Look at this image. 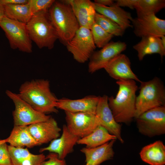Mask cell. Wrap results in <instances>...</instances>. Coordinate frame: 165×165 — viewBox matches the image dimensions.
Wrapping results in <instances>:
<instances>
[{
    "instance_id": "1",
    "label": "cell",
    "mask_w": 165,
    "mask_h": 165,
    "mask_svg": "<svg viewBox=\"0 0 165 165\" xmlns=\"http://www.w3.org/2000/svg\"><path fill=\"white\" fill-rule=\"evenodd\" d=\"M116 83L118 91L115 97L108 98V105L117 122L129 124L135 117L138 86L132 79L118 80Z\"/></svg>"
},
{
    "instance_id": "2",
    "label": "cell",
    "mask_w": 165,
    "mask_h": 165,
    "mask_svg": "<svg viewBox=\"0 0 165 165\" xmlns=\"http://www.w3.org/2000/svg\"><path fill=\"white\" fill-rule=\"evenodd\" d=\"M18 94L34 109L47 114L58 112L56 107L57 99L51 92L46 80H33L22 84Z\"/></svg>"
},
{
    "instance_id": "3",
    "label": "cell",
    "mask_w": 165,
    "mask_h": 165,
    "mask_svg": "<svg viewBox=\"0 0 165 165\" xmlns=\"http://www.w3.org/2000/svg\"><path fill=\"white\" fill-rule=\"evenodd\" d=\"M48 14L58 39L66 45L80 27L71 7L61 1H55L49 9Z\"/></svg>"
},
{
    "instance_id": "4",
    "label": "cell",
    "mask_w": 165,
    "mask_h": 165,
    "mask_svg": "<svg viewBox=\"0 0 165 165\" xmlns=\"http://www.w3.org/2000/svg\"><path fill=\"white\" fill-rule=\"evenodd\" d=\"M48 11H42L33 15L26 24L31 41L40 49L53 48L56 41L58 39L49 18Z\"/></svg>"
},
{
    "instance_id": "5",
    "label": "cell",
    "mask_w": 165,
    "mask_h": 165,
    "mask_svg": "<svg viewBox=\"0 0 165 165\" xmlns=\"http://www.w3.org/2000/svg\"><path fill=\"white\" fill-rule=\"evenodd\" d=\"M140 82L139 94L136 98L135 119L151 109L165 106V89L159 78Z\"/></svg>"
},
{
    "instance_id": "6",
    "label": "cell",
    "mask_w": 165,
    "mask_h": 165,
    "mask_svg": "<svg viewBox=\"0 0 165 165\" xmlns=\"http://www.w3.org/2000/svg\"><path fill=\"white\" fill-rule=\"evenodd\" d=\"M0 27L5 32L11 48L27 53L32 52V41L26 24L5 16L0 20Z\"/></svg>"
},
{
    "instance_id": "7",
    "label": "cell",
    "mask_w": 165,
    "mask_h": 165,
    "mask_svg": "<svg viewBox=\"0 0 165 165\" xmlns=\"http://www.w3.org/2000/svg\"><path fill=\"white\" fill-rule=\"evenodd\" d=\"M138 131L152 137L165 133V106L157 107L149 110L135 118Z\"/></svg>"
},
{
    "instance_id": "8",
    "label": "cell",
    "mask_w": 165,
    "mask_h": 165,
    "mask_svg": "<svg viewBox=\"0 0 165 165\" xmlns=\"http://www.w3.org/2000/svg\"><path fill=\"white\" fill-rule=\"evenodd\" d=\"M65 45L74 59L81 63L90 59L96 48L90 30L82 27Z\"/></svg>"
},
{
    "instance_id": "9",
    "label": "cell",
    "mask_w": 165,
    "mask_h": 165,
    "mask_svg": "<svg viewBox=\"0 0 165 165\" xmlns=\"http://www.w3.org/2000/svg\"><path fill=\"white\" fill-rule=\"evenodd\" d=\"M7 95L15 106L13 112L14 126H28L46 121L51 116L37 111L23 100L18 94L7 90Z\"/></svg>"
},
{
    "instance_id": "10",
    "label": "cell",
    "mask_w": 165,
    "mask_h": 165,
    "mask_svg": "<svg viewBox=\"0 0 165 165\" xmlns=\"http://www.w3.org/2000/svg\"><path fill=\"white\" fill-rule=\"evenodd\" d=\"M66 125L69 131L80 138L91 133L100 125L95 113L65 111Z\"/></svg>"
},
{
    "instance_id": "11",
    "label": "cell",
    "mask_w": 165,
    "mask_h": 165,
    "mask_svg": "<svg viewBox=\"0 0 165 165\" xmlns=\"http://www.w3.org/2000/svg\"><path fill=\"white\" fill-rule=\"evenodd\" d=\"M131 22L134 32L137 37L147 36L161 37L165 35V20L157 17L154 14L137 16Z\"/></svg>"
},
{
    "instance_id": "12",
    "label": "cell",
    "mask_w": 165,
    "mask_h": 165,
    "mask_svg": "<svg viewBox=\"0 0 165 165\" xmlns=\"http://www.w3.org/2000/svg\"><path fill=\"white\" fill-rule=\"evenodd\" d=\"M127 47V45L125 42L112 41L100 50L94 52L89 59V72L93 73L104 68L111 60L124 51Z\"/></svg>"
},
{
    "instance_id": "13",
    "label": "cell",
    "mask_w": 165,
    "mask_h": 165,
    "mask_svg": "<svg viewBox=\"0 0 165 165\" xmlns=\"http://www.w3.org/2000/svg\"><path fill=\"white\" fill-rule=\"evenodd\" d=\"M108 97L106 95L100 97L95 114L100 125L111 134L115 136L121 143L124 142L121 134V125L115 120L108 104Z\"/></svg>"
},
{
    "instance_id": "14",
    "label": "cell",
    "mask_w": 165,
    "mask_h": 165,
    "mask_svg": "<svg viewBox=\"0 0 165 165\" xmlns=\"http://www.w3.org/2000/svg\"><path fill=\"white\" fill-rule=\"evenodd\" d=\"M112 78L118 80L132 79L140 82L131 68V62L126 55L120 53L116 56L104 68Z\"/></svg>"
},
{
    "instance_id": "15",
    "label": "cell",
    "mask_w": 165,
    "mask_h": 165,
    "mask_svg": "<svg viewBox=\"0 0 165 165\" xmlns=\"http://www.w3.org/2000/svg\"><path fill=\"white\" fill-rule=\"evenodd\" d=\"M80 138L72 134L64 125L60 138L53 140L48 146L41 148L39 151L42 152L47 151L56 153L59 159L63 160L73 151L74 146Z\"/></svg>"
},
{
    "instance_id": "16",
    "label": "cell",
    "mask_w": 165,
    "mask_h": 165,
    "mask_svg": "<svg viewBox=\"0 0 165 165\" xmlns=\"http://www.w3.org/2000/svg\"><path fill=\"white\" fill-rule=\"evenodd\" d=\"M71 6L80 27L90 29L96 13L94 3L90 0H61Z\"/></svg>"
},
{
    "instance_id": "17",
    "label": "cell",
    "mask_w": 165,
    "mask_h": 165,
    "mask_svg": "<svg viewBox=\"0 0 165 165\" xmlns=\"http://www.w3.org/2000/svg\"><path fill=\"white\" fill-rule=\"evenodd\" d=\"M28 128L31 135L40 145L58 138L61 130L56 121L51 117L46 121L30 125Z\"/></svg>"
},
{
    "instance_id": "18",
    "label": "cell",
    "mask_w": 165,
    "mask_h": 165,
    "mask_svg": "<svg viewBox=\"0 0 165 165\" xmlns=\"http://www.w3.org/2000/svg\"><path fill=\"white\" fill-rule=\"evenodd\" d=\"M100 97L89 95L80 99L67 98L57 99V108L72 112H86L95 113Z\"/></svg>"
},
{
    "instance_id": "19",
    "label": "cell",
    "mask_w": 165,
    "mask_h": 165,
    "mask_svg": "<svg viewBox=\"0 0 165 165\" xmlns=\"http://www.w3.org/2000/svg\"><path fill=\"white\" fill-rule=\"evenodd\" d=\"M116 140H113L101 146L94 148L84 147L80 151L86 157L85 165H99L112 159L114 152L113 146Z\"/></svg>"
},
{
    "instance_id": "20",
    "label": "cell",
    "mask_w": 165,
    "mask_h": 165,
    "mask_svg": "<svg viewBox=\"0 0 165 165\" xmlns=\"http://www.w3.org/2000/svg\"><path fill=\"white\" fill-rule=\"evenodd\" d=\"M94 3L96 12L112 20L124 30L132 27L131 21L133 18L131 14L117 6L115 2L110 6Z\"/></svg>"
},
{
    "instance_id": "21",
    "label": "cell",
    "mask_w": 165,
    "mask_h": 165,
    "mask_svg": "<svg viewBox=\"0 0 165 165\" xmlns=\"http://www.w3.org/2000/svg\"><path fill=\"white\" fill-rule=\"evenodd\" d=\"M141 40L133 46L138 53L140 61L146 55L158 53L162 58L165 55V47L163 46L160 37L147 36L141 38Z\"/></svg>"
},
{
    "instance_id": "22",
    "label": "cell",
    "mask_w": 165,
    "mask_h": 165,
    "mask_svg": "<svg viewBox=\"0 0 165 165\" xmlns=\"http://www.w3.org/2000/svg\"><path fill=\"white\" fill-rule=\"evenodd\" d=\"M8 147L13 165H42L46 160L43 153L33 154L27 148Z\"/></svg>"
},
{
    "instance_id": "23",
    "label": "cell",
    "mask_w": 165,
    "mask_h": 165,
    "mask_svg": "<svg viewBox=\"0 0 165 165\" xmlns=\"http://www.w3.org/2000/svg\"><path fill=\"white\" fill-rule=\"evenodd\" d=\"M6 140L9 145L16 148H31L41 145L31 135L28 126H14Z\"/></svg>"
},
{
    "instance_id": "24",
    "label": "cell",
    "mask_w": 165,
    "mask_h": 165,
    "mask_svg": "<svg viewBox=\"0 0 165 165\" xmlns=\"http://www.w3.org/2000/svg\"><path fill=\"white\" fill-rule=\"evenodd\" d=\"M141 160L150 165L165 164V146L158 140L144 147L140 152Z\"/></svg>"
},
{
    "instance_id": "25",
    "label": "cell",
    "mask_w": 165,
    "mask_h": 165,
    "mask_svg": "<svg viewBox=\"0 0 165 165\" xmlns=\"http://www.w3.org/2000/svg\"><path fill=\"white\" fill-rule=\"evenodd\" d=\"M116 139L115 136L111 134L105 127L99 125L90 134L79 139L77 144L85 145L86 148H94Z\"/></svg>"
},
{
    "instance_id": "26",
    "label": "cell",
    "mask_w": 165,
    "mask_h": 165,
    "mask_svg": "<svg viewBox=\"0 0 165 165\" xmlns=\"http://www.w3.org/2000/svg\"><path fill=\"white\" fill-rule=\"evenodd\" d=\"M5 16L11 19L26 24L32 14L28 3L4 6Z\"/></svg>"
},
{
    "instance_id": "27",
    "label": "cell",
    "mask_w": 165,
    "mask_h": 165,
    "mask_svg": "<svg viewBox=\"0 0 165 165\" xmlns=\"http://www.w3.org/2000/svg\"><path fill=\"white\" fill-rule=\"evenodd\" d=\"M165 7L164 0H138L135 9L137 16L156 14Z\"/></svg>"
},
{
    "instance_id": "28",
    "label": "cell",
    "mask_w": 165,
    "mask_h": 165,
    "mask_svg": "<svg viewBox=\"0 0 165 165\" xmlns=\"http://www.w3.org/2000/svg\"><path fill=\"white\" fill-rule=\"evenodd\" d=\"M94 21L105 31L114 36H122L125 30L114 21L97 12L95 15Z\"/></svg>"
},
{
    "instance_id": "29",
    "label": "cell",
    "mask_w": 165,
    "mask_h": 165,
    "mask_svg": "<svg viewBox=\"0 0 165 165\" xmlns=\"http://www.w3.org/2000/svg\"><path fill=\"white\" fill-rule=\"evenodd\" d=\"M90 30L95 45L99 48H102L107 45L114 36L95 22Z\"/></svg>"
},
{
    "instance_id": "30",
    "label": "cell",
    "mask_w": 165,
    "mask_h": 165,
    "mask_svg": "<svg viewBox=\"0 0 165 165\" xmlns=\"http://www.w3.org/2000/svg\"><path fill=\"white\" fill-rule=\"evenodd\" d=\"M54 0H28L32 15L42 11H48Z\"/></svg>"
},
{
    "instance_id": "31",
    "label": "cell",
    "mask_w": 165,
    "mask_h": 165,
    "mask_svg": "<svg viewBox=\"0 0 165 165\" xmlns=\"http://www.w3.org/2000/svg\"><path fill=\"white\" fill-rule=\"evenodd\" d=\"M6 142L0 144V165H13Z\"/></svg>"
},
{
    "instance_id": "32",
    "label": "cell",
    "mask_w": 165,
    "mask_h": 165,
    "mask_svg": "<svg viewBox=\"0 0 165 165\" xmlns=\"http://www.w3.org/2000/svg\"><path fill=\"white\" fill-rule=\"evenodd\" d=\"M46 160L42 165H66L64 159H61L56 153L50 152L46 156Z\"/></svg>"
},
{
    "instance_id": "33",
    "label": "cell",
    "mask_w": 165,
    "mask_h": 165,
    "mask_svg": "<svg viewBox=\"0 0 165 165\" xmlns=\"http://www.w3.org/2000/svg\"><path fill=\"white\" fill-rule=\"evenodd\" d=\"M138 0H117L115 4L121 7H127L131 9H135Z\"/></svg>"
},
{
    "instance_id": "34",
    "label": "cell",
    "mask_w": 165,
    "mask_h": 165,
    "mask_svg": "<svg viewBox=\"0 0 165 165\" xmlns=\"http://www.w3.org/2000/svg\"><path fill=\"white\" fill-rule=\"evenodd\" d=\"M28 0H0V2L3 6L8 5L25 4L28 3Z\"/></svg>"
},
{
    "instance_id": "35",
    "label": "cell",
    "mask_w": 165,
    "mask_h": 165,
    "mask_svg": "<svg viewBox=\"0 0 165 165\" xmlns=\"http://www.w3.org/2000/svg\"><path fill=\"white\" fill-rule=\"evenodd\" d=\"M114 1L112 0H95L94 2L102 6H110L114 3Z\"/></svg>"
},
{
    "instance_id": "36",
    "label": "cell",
    "mask_w": 165,
    "mask_h": 165,
    "mask_svg": "<svg viewBox=\"0 0 165 165\" xmlns=\"http://www.w3.org/2000/svg\"><path fill=\"white\" fill-rule=\"evenodd\" d=\"M5 16L4 6L0 2V20Z\"/></svg>"
},
{
    "instance_id": "37",
    "label": "cell",
    "mask_w": 165,
    "mask_h": 165,
    "mask_svg": "<svg viewBox=\"0 0 165 165\" xmlns=\"http://www.w3.org/2000/svg\"><path fill=\"white\" fill-rule=\"evenodd\" d=\"M4 142H6V139H0V144H2Z\"/></svg>"
}]
</instances>
